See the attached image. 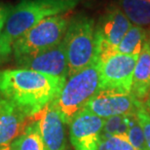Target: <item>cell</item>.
Wrapping results in <instances>:
<instances>
[{
	"mask_svg": "<svg viewBox=\"0 0 150 150\" xmlns=\"http://www.w3.org/2000/svg\"><path fill=\"white\" fill-rule=\"evenodd\" d=\"M69 20L62 15L48 17L19 38L13 45L15 61L28 59L61 44Z\"/></svg>",
	"mask_w": 150,
	"mask_h": 150,
	"instance_id": "5b68a950",
	"label": "cell"
},
{
	"mask_svg": "<svg viewBox=\"0 0 150 150\" xmlns=\"http://www.w3.org/2000/svg\"><path fill=\"white\" fill-rule=\"evenodd\" d=\"M118 7L132 25L150 28V0H117Z\"/></svg>",
	"mask_w": 150,
	"mask_h": 150,
	"instance_id": "5bb4252c",
	"label": "cell"
},
{
	"mask_svg": "<svg viewBox=\"0 0 150 150\" xmlns=\"http://www.w3.org/2000/svg\"><path fill=\"white\" fill-rule=\"evenodd\" d=\"M62 43L67 59L68 77L93 64L98 59L94 20L84 14L75 15L69 20Z\"/></svg>",
	"mask_w": 150,
	"mask_h": 150,
	"instance_id": "3957f363",
	"label": "cell"
},
{
	"mask_svg": "<svg viewBox=\"0 0 150 150\" xmlns=\"http://www.w3.org/2000/svg\"><path fill=\"white\" fill-rule=\"evenodd\" d=\"M16 62L21 68L34 70L65 80L68 77L67 59L62 42L52 49Z\"/></svg>",
	"mask_w": 150,
	"mask_h": 150,
	"instance_id": "30bf717a",
	"label": "cell"
},
{
	"mask_svg": "<svg viewBox=\"0 0 150 150\" xmlns=\"http://www.w3.org/2000/svg\"><path fill=\"white\" fill-rule=\"evenodd\" d=\"M13 103L0 95V150L10 149L11 143L30 124Z\"/></svg>",
	"mask_w": 150,
	"mask_h": 150,
	"instance_id": "8fae6325",
	"label": "cell"
},
{
	"mask_svg": "<svg viewBox=\"0 0 150 150\" xmlns=\"http://www.w3.org/2000/svg\"><path fill=\"white\" fill-rule=\"evenodd\" d=\"M136 116L142 129L143 134H144L147 150H150V111L146 107L145 103L142 101L139 103L136 111Z\"/></svg>",
	"mask_w": 150,
	"mask_h": 150,
	"instance_id": "ffe728a7",
	"label": "cell"
},
{
	"mask_svg": "<svg viewBox=\"0 0 150 150\" xmlns=\"http://www.w3.org/2000/svg\"><path fill=\"white\" fill-rule=\"evenodd\" d=\"M104 119L84 108L69 124L70 142L74 150H98Z\"/></svg>",
	"mask_w": 150,
	"mask_h": 150,
	"instance_id": "9c48e42d",
	"label": "cell"
},
{
	"mask_svg": "<svg viewBox=\"0 0 150 150\" xmlns=\"http://www.w3.org/2000/svg\"><path fill=\"white\" fill-rule=\"evenodd\" d=\"M13 6L7 3L0 2V35L2 33V30L5 26V23L7 22V19L9 15L11 14L12 10H13Z\"/></svg>",
	"mask_w": 150,
	"mask_h": 150,
	"instance_id": "7402d4cb",
	"label": "cell"
},
{
	"mask_svg": "<svg viewBox=\"0 0 150 150\" xmlns=\"http://www.w3.org/2000/svg\"><path fill=\"white\" fill-rule=\"evenodd\" d=\"M147 38L137 59L133 76L131 94L139 101H144L150 95V28Z\"/></svg>",
	"mask_w": 150,
	"mask_h": 150,
	"instance_id": "4fadbf2b",
	"label": "cell"
},
{
	"mask_svg": "<svg viewBox=\"0 0 150 150\" xmlns=\"http://www.w3.org/2000/svg\"><path fill=\"white\" fill-rule=\"evenodd\" d=\"M37 123L41 137L49 150H64L67 146L64 121L52 103L32 117Z\"/></svg>",
	"mask_w": 150,
	"mask_h": 150,
	"instance_id": "7c38bea8",
	"label": "cell"
},
{
	"mask_svg": "<svg viewBox=\"0 0 150 150\" xmlns=\"http://www.w3.org/2000/svg\"><path fill=\"white\" fill-rule=\"evenodd\" d=\"M132 25L130 20L118 6L111 5L107 8L96 25L98 58L116 52L117 46Z\"/></svg>",
	"mask_w": 150,
	"mask_h": 150,
	"instance_id": "52a82bcc",
	"label": "cell"
},
{
	"mask_svg": "<svg viewBox=\"0 0 150 150\" xmlns=\"http://www.w3.org/2000/svg\"><path fill=\"white\" fill-rule=\"evenodd\" d=\"M127 136L130 139L131 143L134 147L139 150H147V146H146L144 134L142 127H140L136 114H133L131 116L130 120V128L127 133Z\"/></svg>",
	"mask_w": 150,
	"mask_h": 150,
	"instance_id": "d6986e66",
	"label": "cell"
},
{
	"mask_svg": "<svg viewBox=\"0 0 150 150\" xmlns=\"http://www.w3.org/2000/svg\"><path fill=\"white\" fill-rule=\"evenodd\" d=\"M144 103H145L146 107H147V108H148V110L150 111V98H148L147 100H146L144 101Z\"/></svg>",
	"mask_w": 150,
	"mask_h": 150,
	"instance_id": "603a6c76",
	"label": "cell"
},
{
	"mask_svg": "<svg viewBox=\"0 0 150 150\" xmlns=\"http://www.w3.org/2000/svg\"><path fill=\"white\" fill-rule=\"evenodd\" d=\"M34 1L47 3V4L57 6V7L62 9L64 12H67L76 7L82 0H34Z\"/></svg>",
	"mask_w": 150,
	"mask_h": 150,
	"instance_id": "44dd1931",
	"label": "cell"
},
{
	"mask_svg": "<svg viewBox=\"0 0 150 150\" xmlns=\"http://www.w3.org/2000/svg\"><path fill=\"white\" fill-rule=\"evenodd\" d=\"M132 115L133 114L117 115L104 119L101 139L108 137L113 134H127L129 128H130V120Z\"/></svg>",
	"mask_w": 150,
	"mask_h": 150,
	"instance_id": "e0dca14e",
	"label": "cell"
},
{
	"mask_svg": "<svg viewBox=\"0 0 150 150\" xmlns=\"http://www.w3.org/2000/svg\"><path fill=\"white\" fill-rule=\"evenodd\" d=\"M149 98H150V95H149Z\"/></svg>",
	"mask_w": 150,
	"mask_h": 150,
	"instance_id": "cb8c5ba5",
	"label": "cell"
},
{
	"mask_svg": "<svg viewBox=\"0 0 150 150\" xmlns=\"http://www.w3.org/2000/svg\"><path fill=\"white\" fill-rule=\"evenodd\" d=\"M147 38V30L144 28L133 25L122 41L116 48V52L131 56H139Z\"/></svg>",
	"mask_w": 150,
	"mask_h": 150,
	"instance_id": "9a60e30c",
	"label": "cell"
},
{
	"mask_svg": "<svg viewBox=\"0 0 150 150\" xmlns=\"http://www.w3.org/2000/svg\"><path fill=\"white\" fill-rule=\"evenodd\" d=\"M98 150H139L132 144L127 134H113L100 140Z\"/></svg>",
	"mask_w": 150,
	"mask_h": 150,
	"instance_id": "ac0fdd59",
	"label": "cell"
},
{
	"mask_svg": "<svg viewBox=\"0 0 150 150\" xmlns=\"http://www.w3.org/2000/svg\"><path fill=\"white\" fill-rule=\"evenodd\" d=\"M65 81L25 68L3 69L0 70V95L32 118L55 100Z\"/></svg>",
	"mask_w": 150,
	"mask_h": 150,
	"instance_id": "6da1fadb",
	"label": "cell"
},
{
	"mask_svg": "<svg viewBox=\"0 0 150 150\" xmlns=\"http://www.w3.org/2000/svg\"><path fill=\"white\" fill-rule=\"evenodd\" d=\"M139 56L112 52L98 58L100 89L131 93Z\"/></svg>",
	"mask_w": 150,
	"mask_h": 150,
	"instance_id": "8992f818",
	"label": "cell"
},
{
	"mask_svg": "<svg viewBox=\"0 0 150 150\" xmlns=\"http://www.w3.org/2000/svg\"><path fill=\"white\" fill-rule=\"evenodd\" d=\"M10 150H49L43 142L37 123L31 122L10 145Z\"/></svg>",
	"mask_w": 150,
	"mask_h": 150,
	"instance_id": "2e32d148",
	"label": "cell"
},
{
	"mask_svg": "<svg viewBox=\"0 0 150 150\" xmlns=\"http://www.w3.org/2000/svg\"><path fill=\"white\" fill-rule=\"evenodd\" d=\"M100 89V69L97 59L90 67L68 77L52 103L64 123L69 125Z\"/></svg>",
	"mask_w": 150,
	"mask_h": 150,
	"instance_id": "7a4b0ae2",
	"label": "cell"
},
{
	"mask_svg": "<svg viewBox=\"0 0 150 150\" xmlns=\"http://www.w3.org/2000/svg\"><path fill=\"white\" fill-rule=\"evenodd\" d=\"M65 12L57 6L34 0H22L9 15L0 35V64L6 62L12 54L13 45L29 29L48 17Z\"/></svg>",
	"mask_w": 150,
	"mask_h": 150,
	"instance_id": "277c9868",
	"label": "cell"
},
{
	"mask_svg": "<svg viewBox=\"0 0 150 150\" xmlns=\"http://www.w3.org/2000/svg\"><path fill=\"white\" fill-rule=\"evenodd\" d=\"M139 101L131 93L100 89L87 103L85 109L103 119L117 115L134 114Z\"/></svg>",
	"mask_w": 150,
	"mask_h": 150,
	"instance_id": "ba28073f",
	"label": "cell"
}]
</instances>
